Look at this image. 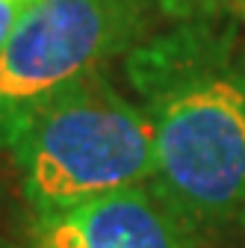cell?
Segmentation results:
<instances>
[{
    "label": "cell",
    "instance_id": "obj_1",
    "mask_svg": "<svg viewBox=\"0 0 245 248\" xmlns=\"http://www.w3.org/2000/svg\"><path fill=\"white\" fill-rule=\"evenodd\" d=\"M130 77L154 127V189L195 231L245 207V68L207 33L133 50Z\"/></svg>",
    "mask_w": 245,
    "mask_h": 248
},
{
    "label": "cell",
    "instance_id": "obj_2",
    "mask_svg": "<svg viewBox=\"0 0 245 248\" xmlns=\"http://www.w3.org/2000/svg\"><path fill=\"white\" fill-rule=\"evenodd\" d=\"M36 216L154 180V127L145 107L92 74L36 107L3 142Z\"/></svg>",
    "mask_w": 245,
    "mask_h": 248
},
{
    "label": "cell",
    "instance_id": "obj_3",
    "mask_svg": "<svg viewBox=\"0 0 245 248\" xmlns=\"http://www.w3.org/2000/svg\"><path fill=\"white\" fill-rule=\"evenodd\" d=\"M154 9L151 0H39L0 53V145L36 107L136 50Z\"/></svg>",
    "mask_w": 245,
    "mask_h": 248
},
{
    "label": "cell",
    "instance_id": "obj_4",
    "mask_svg": "<svg viewBox=\"0 0 245 248\" xmlns=\"http://www.w3.org/2000/svg\"><path fill=\"white\" fill-rule=\"evenodd\" d=\"M36 248H195V228L145 183L36 216Z\"/></svg>",
    "mask_w": 245,
    "mask_h": 248
},
{
    "label": "cell",
    "instance_id": "obj_5",
    "mask_svg": "<svg viewBox=\"0 0 245 248\" xmlns=\"http://www.w3.org/2000/svg\"><path fill=\"white\" fill-rule=\"evenodd\" d=\"M36 3L39 0H0V53L12 42L24 18L36 9Z\"/></svg>",
    "mask_w": 245,
    "mask_h": 248
},
{
    "label": "cell",
    "instance_id": "obj_6",
    "mask_svg": "<svg viewBox=\"0 0 245 248\" xmlns=\"http://www.w3.org/2000/svg\"><path fill=\"white\" fill-rule=\"evenodd\" d=\"M157 9H163V12H171V15H186V12H192L201 0H151Z\"/></svg>",
    "mask_w": 245,
    "mask_h": 248
},
{
    "label": "cell",
    "instance_id": "obj_7",
    "mask_svg": "<svg viewBox=\"0 0 245 248\" xmlns=\"http://www.w3.org/2000/svg\"><path fill=\"white\" fill-rule=\"evenodd\" d=\"M0 248H15L12 242H6V239H0Z\"/></svg>",
    "mask_w": 245,
    "mask_h": 248
},
{
    "label": "cell",
    "instance_id": "obj_8",
    "mask_svg": "<svg viewBox=\"0 0 245 248\" xmlns=\"http://www.w3.org/2000/svg\"><path fill=\"white\" fill-rule=\"evenodd\" d=\"M239 3H242V9H245V0H239Z\"/></svg>",
    "mask_w": 245,
    "mask_h": 248
}]
</instances>
